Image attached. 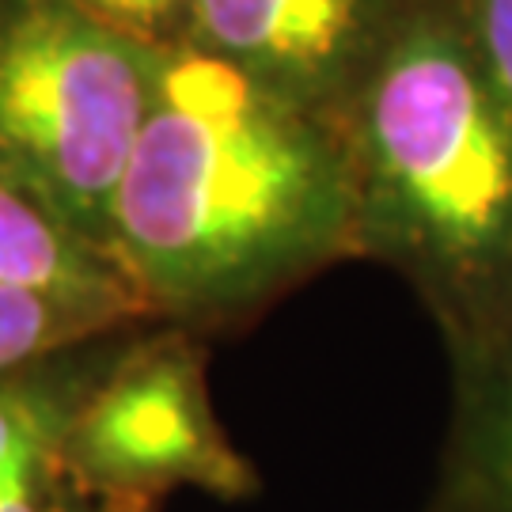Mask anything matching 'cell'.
I'll list each match as a JSON object with an SVG mask.
<instances>
[{
	"mask_svg": "<svg viewBox=\"0 0 512 512\" xmlns=\"http://www.w3.org/2000/svg\"><path fill=\"white\" fill-rule=\"evenodd\" d=\"M452 8L512 103V0H452Z\"/></svg>",
	"mask_w": 512,
	"mask_h": 512,
	"instance_id": "11",
	"label": "cell"
},
{
	"mask_svg": "<svg viewBox=\"0 0 512 512\" xmlns=\"http://www.w3.org/2000/svg\"><path fill=\"white\" fill-rule=\"evenodd\" d=\"M444 346L452 421L429 512H512V300Z\"/></svg>",
	"mask_w": 512,
	"mask_h": 512,
	"instance_id": "6",
	"label": "cell"
},
{
	"mask_svg": "<svg viewBox=\"0 0 512 512\" xmlns=\"http://www.w3.org/2000/svg\"><path fill=\"white\" fill-rule=\"evenodd\" d=\"M57 463L80 497L148 501L194 486L224 501L258 490L255 467L224 437L198 334L171 323L129 330L76 406Z\"/></svg>",
	"mask_w": 512,
	"mask_h": 512,
	"instance_id": "4",
	"label": "cell"
},
{
	"mask_svg": "<svg viewBox=\"0 0 512 512\" xmlns=\"http://www.w3.org/2000/svg\"><path fill=\"white\" fill-rule=\"evenodd\" d=\"M160 54L65 0H0V175L107 251Z\"/></svg>",
	"mask_w": 512,
	"mask_h": 512,
	"instance_id": "3",
	"label": "cell"
},
{
	"mask_svg": "<svg viewBox=\"0 0 512 512\" xmlns=\"http://www.w3.org/2000/svg\"><path fill=\"white\" fill-rule=\"evenodd\" d=\"M403 0H186L183 42L334 118Z\"/></svg>",
	"mask_w": 512,
	"mask_h": 512,
	"instance_id": "5",
	"label": "cell"
},
{
	"mask_svg": "<svg viewBox=\"0 0 512 512\" xmlns=\"http://www.w3.org/2000/svg\"><path fill=\"white\" fill-rule=\"evenodd\" d=\"M129 330H114L84 346L65 349L0 384V471L57 452L76 406L84 403V395L103 376V368L114 361Z\"/></svg>",
	"mask_w": 512,
	"mask_h": 512,
	"instance_id": "8",
	"label": "cell"
},
{
	"mask_svg": "<svg viewBox=\"0 0 512 512\" xmlns=\"http://www.w3.org/2000/svg\"><path fill=\"white\" fill-rule=\"evenodd\" d=\"M110 251L156 323H243L357 258L353 175L334 118L194 46H167L114 198Z\"/></svg>",
	"mask_w": 512,
	"mask_h": 512,
	"instance_id": "1",
	"label": "cell"
},
{
	"mask_svg": "<svg viewBox=\"0 0 512 512\" xmlns=\"http://www.w3.org/2000/svg\"><path fill=\"white\" fill-rule=\"evenodd\" d=\"M69 512H156L148 501H122V497H76Z\"/></svg>",
	"mask_w": 512,
	"mask_h": 512,
	"instance_id": "13",
	"label": "cell"
},
{
	"mask_svg": "<svg viewBox=\"0 0 512 512\" xmlns=\"http://www.w3.org/2000/svg\"><path fill=\"white\" fill-rule=\"evenodd\" d=\"M148 46H179L186 31V0H65Z\"/></svg>",
	"mask_w": 512,
	"mask_h": 512,
	"instance_id": "10",
	"label": "cell"
},
{
	"mask_svg": "<svg viewBox=\"0 0 512 512\" xmlns=\"http://www.w3.org/2000/svg\"><path fill=\"white\" fill-rule=\"evenodd\" d=\"M129 327H141V323H114L107 315L57 304L46 296L0 293V384L65 349Z\"/></svg>",
	"mask_w": 512,
	"mask_h": 512,
	"instance_id": "9",
	"label": "cell"
},
{
	"mask_svg": "<svg viewBox=\"0 0 512 512\" xmlns=\"http://www.w3.org/2000/svg\"><path fill=\"white\" fill-rule=\"evenodd\" d=\"M0 293L46 296L114 323H156L118 258L8 175H0Z\"/></svg>",
	"mask_w": 512,
	"mask_h": 512,
	"instance_id": "7",
	"label": "cell"
},
{
	"mask_svg": "<svg viewBox=\"0 0 512 512\" xmlns=\"http://www.w3.org/2000/svg\"><path fill=\"white\" fill-rule=\"evenodd\" d=\"M357 258L410 281L444 342L512 300V103L452 0H403L334 110Z\"/></svg>",
	"mask_w": 512,
	"mask_h": 512,
	"instance_id": "2",
	"label": "cell"
},
{
	"mask_svg": "<svg viewBox=\"0 0 512 512\" xmlns=\"http://www.w3.org/2000/svg\"><path fill=\"white\" fill-rule=\"evenodd\" d=\"M76 497L80 494L69 486L54 452V456L27 463L0 486V512H69Z\"/></svg>",
	"mask_w": 512,
	"mask_h": 512,
	"instance_id": "12",
	"label": "cell"
}]
</instances>
